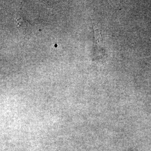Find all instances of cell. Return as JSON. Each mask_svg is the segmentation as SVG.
I'll use <instances>...</instances> for the list:
<instances>
[{"label":"cell","instance_id":"obj_1","mask_svg":"<svg viewBox=\"0 0 151 151\" xmlns=\"http://www.w3.org/2000/svg\"><path fill=\"white\" fill-rule=\"evenodd\" d=\"M94 32L95 44H96V45L98 47H99L100 46V45H101L100 40H101L100 31H99V29H96L94 27Z\"/></svg>","mask_w":151,"mask_h":151}]
</instances>
